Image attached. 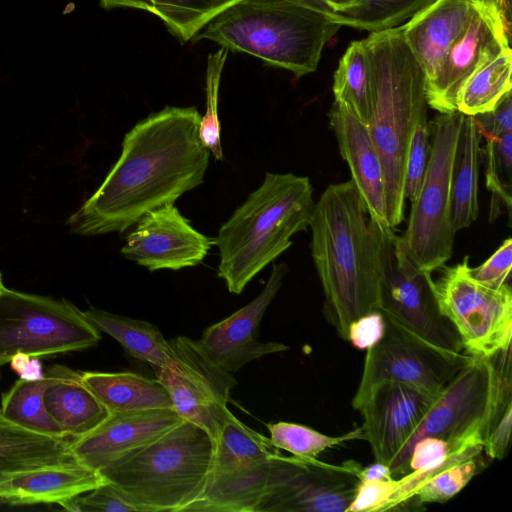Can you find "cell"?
I'll return each instance as SVG.
<instances>
[{
	"label": "cell",
	"instance_id": "obj_48",
	"mask_svg": "<svg viewBox=\"0 0 512 512\" xmlns=\"http://www.w3.org/2000/svg\"><path fill=\"white\" fill-rule=\"evenodd\" d=\"M327 8L330 18L336 22L338 13L341 11L345 0H320Z\"/></svg>",
	"mask_w": 512,
	"mask_h": 512
},
{
	"label": "cell",
	"instance_id": "obj_45",
	"mask_svg": "<svg viewBox=\"0 0 512 512\" xmlns=\"http://www.w3.org/2000/svg\"><path fill=\"white\" fill-rule=\"evenodd\" d=\"M45 373L43 372V365L40 357L31 356L30 361L19 374L20 379L25 381H39L43 379Z\"/></svg>",
	"mask_w": 512,
	"mask_h": 512
},
{
	"label": "cell",
	"instance_id": "obj_10",
	"mask_svg": "<svg viewBox=\"0 0 512 512\" xmlns=\"http://www.w3.org/2000/svg\"><path fill=\"white\" fill-rule=\"evenodd\" d=\"M468 256L454 266L444 265L433 279L442 314L455 327L466 354L491 358L511 346L512 291L508 283L491 288L469 274Z\"/></svg>",
	"mask_w": 512,
	"mask_h": 512
},
{
	"label": "cell",
	"instance_id": "obj_28",
	"mask_svg": "<svg viewBox=\"0 0 512 512\" xmlns=\"http://www.w3.org/2000/svg\"><path fill=\"white\" fill-rule=\"evenodd\" d=\"M84 314L100 332L114 338L130 356L150 364L154 370L167 364L169 343L156 325L95 307H89Z\"/></svg>",
	"mask_w": 512,
	"mask_h": 512
},
{
	"label": "cell",
	"instance_id": "obj_22",
	"mask_svg": "<svg viewBox=\"0 0 512 512\" xmlns=\"http://www.w3.org/2000/svg\"><path fill=\"white\" fill-rule=\"evenodd\" d=\"M473 8L474 0H436L401 25L405 42L423 71L425 88L436 79Z\"/></svg>",
	"mask_w": 512,
	"mask_h": 512
},
{
	"label": "cell",
	"instance_id": "obj_20",
	"mask_svg": "<svg viewBox=\"0 0 512 512\" xmlns=\"http://www.w3.org/2000/svg\"><path fill=\"white\" fill-rule=\"evenodd\" d=\"M182 420L173 408L112 413L93 431L73 439L70 452L75 460L99 471L156 440Z\"/></svg>",
	"mask_w": 512,
	"mask_h": 512
},
{
	"label": "cell",
	"instance_id": "obj_1",
	"mask_svg": "<svg viewBox=\"0 0 512 512\" xmlns=\"http://www.w3.org/2000/svg\"><path fill=\"white\" fill-rule=\"evenodd\" d=\"M194 106H166L138 121L97 190L67 221L82 236L123 232L147 212L174 204L204 182L210 152Z\"/></svg>",
	"mask_w": 512,
	"mask_h": 512
},
{
	"label": "cell",
	"instance_id": "obj_38",
	"mask_svg": "<svg viewBox=\"0 0 512 512\" xmlns=\"http://www.w3.org/2000/svg\"><path fill=\"white\" fill-rule=\"evenodd\" d=\"M428 121L420 123L411 138L404 176V197L413 202L420 191L429 159Z\"/></svg>",
	"mask_w": 512,
	"mask_h": 512
},
{
	"label": "cell",
	"instance_id": "obj_32",
	"mask_svg": "<svg viewBox=\"0 0 512 512\" xmlns=\"http://www.w3.org/2000/svg\"><path fill=\"white\" fill-rule=\"evenodd\" d=\"M436 0H345L336 22L377 32L399 27Z\"/></svg>",
	"mask_w": 512,
	"mask_h": 512
},
{
	"label": "cell",
	"instance_id": "obj_42",
	"mask_svg": "<svg viewBox=\"0 0 512 512\" xmlns=\"http://www.w3.org/2000/svg\"><path fill=\"white\" fill-rule=\"evenodd\" d=\"M385 331V318L381 311L365 314L354 322L348 329V340L361 350H368L382 338Z\"/></svg>",
	"mask_w": 512,
	"mask_h": 512
},
{
	"label": "cell",
	"instance_id": "obj_47",
	"mask_svg": "<svg viewBox=\"0 0 512 512\" xmlns=\"http://www.w3.org/2000/svg\"><path fill=\"white\" fill-rule=\"evenodd\" d=\"M497 4L506 30L511 35V0H497Z\"/></svg>",
	"mask_w": 512,
	"mask_h": 512
},
{
	"label": "cell",
	"instance_id": "obj_24",
	"mask_svg": "<svg viewBox=\"0 0 512 512\" xmlns=\"http://www.w3.org/2000/svg\"><path fill=\"white\" fill-rule=\"evenodd\" d=\"M47 372L51 382L44 393L45 406L66 437H83L109 416V411L82 382L81 372L60 364L51 366Z\"/></svg>",
	"mask_w": 512,
	"mask_h": 512
},
{
	"label": "cell",
	"instance_id": "obj_2",
	"mask_svg": "<svg viewBox=\"0 0 512 512\" xmlns=\"http://www.w3.org/2000/svg\"><path fill=\"white\" fill-rule=\"evenodd\" d=\"M309 227L311 255L324 293V315L347 341L352 322L380 311L383 224L372 218L349 180L323 191Z\"/></svg>",
	"mask_w": 512,
	"mask_h": 512
},
{
	"label": "cell",
	"instance_id": "obj_21",
	"mask_svg": "<svg viewBox=\"0 0 512 512\" xmlns=\"http://www.w3.org/2000/svg\"><path fill=\"white\" fill-rule=\"evenodd\" d=\"M328 116L340 154L350 169L351 180L372 218L387 225L383 168L367 125L335 101Z\"/></svg>",
	"mask_w": 512,
	"mask_h": 512
},
{
	"label": "cell",
	"instance_id": "obj_43",
	"mask_svg": "<svg viewBox=\"0 0 512 512\" xmlns=\"http://www.w3.org/2000/svg\"><path fill=\"white\" fill-rule=\"evenodd\" d=\"M359 477L360 481H388L393 479L390 467L376 461L367 467H362Z\"/></svg>",
	"mask_w": 512,
	"mask_h": 512
},
{
	"label": "cell",
	"instance_id": "obj_19",
	"mask_svg": "<svg viewBox=\"0 0 512 512\" xmlns=\"http://www.w3.org/2000/svg\"><path fill=\"white\" fill-rule=\"evenodd\" d=\"M287 272L285 263H274L268 281L255 299L203 331L198 341L227 372L239 371L251 361L288 350L289 347L283 343L258 340L260 323Z\"/></svg>",
	"mask_w": 512,
	"mask_h": 512
},
{
	"label": "cell",
	"instance_id": "obj_35",
	"mask_svg": "<svg viewBox=\"0 0 512 512\" xmlns=\"http://www.w3.org/2000/svg\"><path fill=\"white\" fill-rule=\"evenodd\" d=\"M269 440L278 450H285L294 456L315 459L319 454L334 446L351 440H364L361 427L340 436H329L308 426L292 422H275L266 425Z\"/></svg>",
	"mask_w": 512,
	"mask_h": 512
},
{
	"label": "cell",
	"instance_id": "obj_44",
	"mask_svg": "<svg viewBox=\"0 0 512 512\" xmlns=\"http://www.w3.org/2000/svg\"><path fill=\"white\" fill-rule=\"evenodd\" d=\"M100 4L104 9L108 10L117 7H127L153 13L150 0H100Z\"/></svg>",
	"mask_w": 512,
	"mask_h": 512
},
{
	"label": "cell",
	"instance_id": "obj_27",
	"mask_svg": "<svg viewBox=\"0 0 512 512\" xmlns=\"http://www.w3.org/2000/svg\"><path fill=\"white\" fill-rule=\"evenodd\" d=\"M481 133L474 116L464 115L452 167L451 226L456 233L468 228L479 212L478 175Z\"/></svg>",
	"mask_w": 512,
	"mask_h": 512
},
{
	"label": "cell",
	"instance_id": "obj_3",
	"mask_svg": "<svg viewBox=\"0 0 512 512\" xmlns=\"http://www.w3.org/2000/svg\"><path fill=\"white\" fill-rule=\"evenodd\" d=\"M371 86L367 123L384 175L386 221L404 219V176L415 128L427 120L423 71L403 37L401 26L370 32L363 39Z\"/></svg>",
	"mask_w": 512,
	"mask_h": 512
},
{
	"label": "cell",
	"instance_id": "obj_49",
	"mask_svg": "<svg viewBox=\"0 0 512 512\" xmlns=\"http://www.w3.org/2000/svg\"><path fill=\"white\" fill-rule=\"evenodd\" d=\"M6 290H7V288L5 287V285L3 283L2 274L0 273V296L3 295Z\"/></svg>",
	"mask_w": 512,
	"mask_h": 512
},
{
	"label": "cell",
	"instance_id": "obj_39",
	"mask_svg": "<svg viewBox=\"0 0 512 512\" xmlns=\"http://www.w3.org/2000/svg\"><path fill=\"white\" fill-rule=\"evenodd\" d=\"M73 512H138L111 484L104 483L86 493L59 503Z\"/></svg>",
	"mask_w": 512,
	"mask_h": 512
},
{
	"label": "cell",
	"instance_id": "obj_46",
	"mask_svg": "<svg viewBox=\"0 0 512 512\" xmlns=\"http://www.w3.org/2000/svg\"><path fill=\"white\" fill-rule=\"evenodd\" d=\"M30 358L31 356L24 352L14 354L9 361L11 369L19 375L30 361Z\"/></svg>",
	"mask_w": 512,
	"mask_h": 512
},
{
	"label": "cell",
	"instance_id": "obj_11",
	"mask_svg": "<svg viewBox=\"0 0 512 512\" xmlns=\"http://www.w3.org/2000/svg\"><path fill=\"white\" fill-rule=\"evenodd\" d=\"M380 311L403 328L446 351L465 353L461 339L438 305L432 274L404 252L393 227L383 225Z\"/></svg>",
	"mask_w": 512,
	"mask_h": 512
},
{
	"label": "cell",
	"instance_id": "obj_31",
	"mask_svg": "<svg viewBox=\"0 0 512 512\" xmlns=\"http://www.w3.org/2000/svg\"><path fill=\"white\" fill-rule=\"evenodd\" d=\"M50 382L51 375L48 372L39 381L17 380L2 395L1 415L8 421L28 430L66 437L45 406L44 393Z\"/></svg>",
	"mask_w": 512,
	"mask_h": 512
},
{
	"label": "cell",
	"instance_id": "obj_5",
	"mask_svg": "<svg viewBox=\"0 0 512 512\" xmlns=\"http://www.w3.org/2000/svg\"><path fill=\"white\" fill-rule=\"evenodd\" d=\"M341 27L306 0H240L193 40L250 54L300 78L316 71L325 45Z\"/></svg>",
	"mask_w": 512,
	"mask_h": 512
},
{
	"label": "cell",
	"instance_id": "obj_34",
	"mask_svg": "<svg viewBox=\"0 0 512 512\" xmlns=\"http://www.w3.org/2000/svg\"><path fill=\"white\" fill-rule=\"evenodd\" d=\"M484 140L481 155L485 164L487 189L492 194L490 219L497 218L501 205L511 210L512 132L494 135L480 132Z\"/></svg>",
	"mask_w": 512,
	"mask_h": 512
},
{
	"label": "cell",
	"instance_id": "obj_23",
	"mask_svg": "<svg viewBox=\"0 0 512 512\" xmlns=\"http://www.w3.org/2000/svg\"><path fill=\"white\" fill-rule=\"evenodd\" d=\"M104 483L106 480L98 470L72 459L18 472L0 480V503L59 504Z\"/></svg>",
	"mask_w": 512,
	"mask_h": 512
},
{
	"label": "cell",
	"instance_id": "obj_17",
	"mask_svg": "<svg viewBox=\"0 0 512 512\" xmlns=\"http://www.w3.org/2000/svg\"><path fill=\"white\" fill-rule=\"evenodd\" d=\"M438 395L393 380H383L352 398L363 417L364 440L376 462L390 466L417 430Z\"/></svg>",
	"mask_w": 512,
	"mask_h": 512
},
{
	"label": "cell",
	"instance_id": "obj_29",
	"mask_svg": "<svg viewBox=\"0 0 512 512\" xmlns=\"http://www.w3.org/2000/svg\"><path fill=\"white\" fill-rule=\"evenodd\" d=\"M511 70L512 52L509 48L469 77L459 92L457 111L470 116L492 111L511 91Z\"/></svg>",
	"mask_w": 512,
	"mask_h": 512
},
{
	"label": "cell",
	"instance_id": "obj_36",
	"mask_svg": "<svg viewBox=\"0 0 512 512\" xmlns=\"http://www.w3.org/2000/svg\"><path fill=\"white\" fill-rule=\"evenodd\" d=\"M228 56V50L221 47L210 53L206 67V111L201 116L198 136L202 145L212 156L222 162L224 159L221 145V123L218 115L219 89L222 72Z\"/></svg>",
	"mask_w": 512,
	"mask_h": 512
},
{
	"label": "cell",
	"instance_id": "obj_9",
	"mask_svg": "<svg viewBox=\"0 0 512 512\" xmlns=\"http://www.w3.org/2000/svg\"><path fill=\"white\" fill-rule=\"evenodd\" d=\"M278 451L268 437L229 410L215 440L204 489L185 512H255Z\"/></svg>",
	"mask_w": 512,
	"mask_h": 512
},
{
	"label": "cell",
	"instance_id": "obj_37",
	"mask_svg": "<svg viewBox=\"0 0 512 512\" xmlns=\"http://www.w3.org/2000/svg\"><path fill=\"white\" fill-rule=\"evenodd\" d=\"M485 466L482 453L471 456L431 477L414 495L423 504L445 503L457 495Z\"/></svg>",
	"mask_w": 512,
	"mask_h": 512
},
{
	"label": "cell",
	"instance_id": "obj_30",
	"mask_svg": "<svg viewBox=\"0 0 512 512\" xmlns=\"http://www.w3.org/2000/svg\"><path fill=\"white\" fill-rule=\"evenodd\" d=\"M332 90L334 101L367 125L371 116V86L363 40L351 42L342 55L334 72Z\"/></svg>",
	"mask_w": 512,
	"mask_h": 512
},
{
	"label": "cell",
	"instance_id": "obj_4",
	"mask_svg": "<svg viewBox=\"0 0 512 512\" xmlns=\"http://www.w3.org/2000/svg\"><path fill=\"white\" fill-rule=\"evenodd\" d=\"M315 202L308 177L266 172L262 184L249 194L215 237L220 262L218 277L232 294L285 252L296 233L305 231Z\"/></svg>",
	"mask_w": 512,
	"mask_h": 512
},
{
	"label": "cell",
	"instance_id": "obj_12",
	"mask_svg": "<svg viewBox=\"0 0 512 512\" xmlns=\"http://www.w3.org/2000/svg\"><path fill=\"white\" fill-rule=\"evenodd\" d=\"M362 467L354 460L330 464L278 451L255 512H347Z\"/></svg>",
	"mask_w": 512,
	"mask_h": 512
},
{
	"label": "cell",
	"instance_id": "obj_13",
	"mask_svg": "<svg viewBox=\"0 0 512 512\" xmlns=\"http://www.w3.org/2000/svg\"><path fill=\"white\" fill-rule=\"evenodd\" d=\"M167 364L155 369L180 417L217 439L229 412L227 403L236 379L221 368L198 340L177 336L168 340Z\"/></svg>",
	"mask_w": 512,
	"mask_h": 512
},
{
	"label": "cell",
	"instance_id": "obj_8",
	"mask_svg": "<svg viewBox=\"0 0 512 512\" xmlns=\"http://www.w3.org/2000/svg\"><path fill=\"white\" fill-rule=\"evenodd\" d=\"M100 331L66 299L8 289L0 296V378L11 357H46L96 346Z\"/></svg>",
	"mask_w": 512,
	"mask_h": 512
},
{
	"label": "cell",
	"instance_id": "obj_41",
	"mask_svg": "<svg viewBox=\"0 0 512 512\" xmlns=\"http://www.w3.org/2000/svg\"><path fill=\"white\" fill-rule=\"evenodd\" d=\"M395 480V478L388 481L361 480L347 512H383L394 489Z\"/></svg>",
	"mask_w": 512,
	"mask_h": 512
},
{
	"label": "cell",
	"instance_id": "obj_18",
	"mask_svg": "<svg viewBox=\"0 0 512 512\" xmlns=\"http://www.w3.org/2000/svg\"><path fill=\"white\" fill-rule=\"evenodd\" d=\"M215 238L197 231L174 204L144 214L120 253L149 271L180 270L203 262Z\"/></svg>",
	"mask_w": 512,
	"mask_h": 512
},
{
	"label": "cell",
	"instance_id": "obj_40",
	"mask_svg": "<svg viewBox=\"0 0 512 512\" xmlns=\"http://www.w3.org/2000/svg\"><path fill=\"white\" fill-rule=\"evenodd\" d=\"M512 265V240L507 238L500 247L480 266L469 268L470 276L477 282L499 288L507 283Z\"/></svg>",
	"mask_w": 512,
	"mask_h": 512
},
{
	"label": "cell",
	"instance_id": "obj_7",
	"mask_svg": "<svg viewBox=\"0 0 512 512\" xmlns=\"http://www.w3.org/2000/svg\"><path fill=\"white\" fill-rule=\"evenodd\" d=\"M464 114L438 113L428 122L429 159L400 244L420 271H437L451 258L455 232L451 226V176Z\"/></svg>",
	"mask_w": 512,
	"mask_h": 512
},
{
	"label": "cell",
	"instance_id": "obj_33",
	"mask_svg": "<svg viewBox=\"0 0 512 512\" xmlns=\"http://www.w3.org/2000/svg\"><path fill=\"white\" fill-rule=\"evenodd\" d=\"M240 0H150L153 13L181 43L189 42L222 11Z\"/></svg>",
	"mask_w": 512,
	"mask_h": 512
},
{
	"label": "cell",
	"instance_id": "obj_26",
	"mask_svg": "<svg viewBox=\"0 0 512 512\" xmlns=\"http://www.w3.org/2000/svg\"><path fill=\"white\" fill-rule=\"evenodd\" d=\"M72 440L28 430L0 413V480L18 472L74 459L70 452Z\"/></svg>",
	"mask_w": 512,
	"mask_h": 512
},
{
	"label": "cell",
	"instance_id": "obj_14",
	"mask_svg": "<svg viewBox=\"0 0 512 512\" xmlns=\"http://www.w3.org/2000/svg\"><path fill=\"white\" fill-rule=\"evenodd\" d=\"M382 338L367 350L354 397L372 385L393 380L439 395L451 379L476 357L440 349L384 314Z\"/></svg>",
	"mask_w": 512,
	"mask_h": 512
},
{
	"label": "cell",
	"instance_id": "obj_25",
	"mask_svg": "<svg viewBox=\"0 0 512 512\" xmlns=\"http://www.w3.org/2000/svg\"><path fill=\"white\" fill-rule=\"evenodd\" d=\"M81 380L112 413L173 408L161 381L132 372H81Z\"/></svg>",
	"mask_w": 512,
	"mask_h": 512
},
{
	"label": "cell",
	"instance_id": "obj_15",
	"mask_svg": "<svg viewBox=\"0 0 512 512\" xmlns=\"http://www.w3.org/2000/svg\"><path fill=\"white\" fill-rule=\"evenodd\" d=\"M491 388L490 358L476 357L445 386L417 430L390 464L393 478L409 472L411 450L424 437H438L447 442L475 434L484 437Z\"/></svg>",
	"mask_w": 512,
	"mask_h": 512
},
{
	"label": "cell",
	"instance_id": "obj_6",
	"mask_svg": "<svg viewBox=\"0 0 512 512\" xmlns=\"http://www.w3.org/2000/svg\"><path fill=\"white\" fill-rule=\"evenodd\" d=\"M215 441L183 419L99 472L138 512H185L201 495Z\"/></svg>",
	"mask_w": 512,
	"mask_h": 512
},
{
	"label": "cell",
	"instance_id": "obj_16",
	"mask_svg": "<svg viewBox=\"0 0 512 512\" xmlns=\"http://www.w3.org/2000/svg\"><path fill=\"white\" fill-rule=\"evenodd\" d=\"M510 39L497 0H474L469 20L449 48L436 79L425 88L428 106L438 113L457 111L458 95L465 82L509 49Z\"/></svg>",
	"mask_w": 512,
	"mask_h": 512
}]
</instances>
